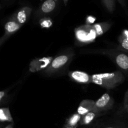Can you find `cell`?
Instances as JSON below:
<instances>
[{"label": "cell", "mask_w": 128, "mask_h": 128, "mask_svg": "<svg viewBox=\"0 0 128 128\" xmlns=\"http://www.w3.org/2000/svg\"><path fill=\"white\" fill-rule=\"evenodd\" d=\"M121 111H122V112L123 113L128 114V103L125 105H123V107H122V109Z\"/></svg>", "instance_id": "cell-22"}, {"label": "cell", "mask_w": 128, "mask_h": 128, "mask_svg": "<svg viewBox=\"0 0 128 128\" xmlns=\"http://www.w3.org/2000/svg\"><path fill=\"white\" fill-rule=\"evenodd\" d=\"M58 5V0H45L36 12V17L42 18L46 17L56 10Z\"/></svg>", "instance_id": "cell-6"}, {"label": "cell", "mask_w": 128, "mask_h": 128, "mask_svg": "<svg viewBox=\"0 0 128 128\" xmlns=\"http://www.w3.org/2000/svg\"><path fill=\"white\" fill-rule=\"evenodd\" d=\"M75 38L79 45H86L93 42L98 37L93 26L82 25L75 29Z\"/></svg>", "instance_id": "cell-3"}, {"label": "cell", "mask_w": 128, "mask_h": 128, "mask_svg": "<svg viewBox=\"0 0 128 128\" xmlns=\"http://www.w3.org/2000/svg\"><path fill=\"white\" fill-rule=\"evenodd\" d=\"M104 128H124L122 125H112V126H109Z\"/></svg>", "instance_id": "cell-25"}, {"label": "cell", "mask_w": 128, "mask_h": 128, "mask_svg": "<svg viewBox=\"0 0 128 128\" xmlns=\"http://www.w3.org/2000/svg\"><path fill=\"white\" fill-rule=\"evenodd\" d=\"M7 40H8L7 38H6L5 36H4V35L2 36V37L0 38V46H2V45L4 44V42Z\"/></svg>", "instance_id": "cell-23"}, {"label": "cell", "mask_w": 128, "mask_h": 128, "mask_svg": "<svg viewBox=\"0 0 128 128\" xmlns=\"http://www.w3.org/2000/svg\"><path fill=\"white\" fill-rule=\"evenodd\" d=\"M101 114V113H98L94 111H91V112L85 114L84 116H82V118H81L80 124L82 126H87V125L90 124L95 119L97 118Z\"/></svg>", "instance_id": "cell-14"}, {"label": "cell", "mask_w": 128, "mask_h": 128, "mask_svg": "<svg viewBox=\"0 0 128 128\" xmlns=\"http://www.w3.org/2000/svg\"><path fill=\"white\" fill-rule=\"evenodd\" d=\"M22 26V25L20 24L14 19H13L11 16V18L9 19L8 21L4 24V36H5L8 39L12 35L16 33L17 31H18Z\"/></svg>", "instance_id": "cell-10"}, {"label": "cell", "mask_w": 128, "mask_h": 128, "mask_svg": "<svg viewBox=\"0 0 128 128\" xmlns=\"http://www.w3.org/2000/svg\"><path fill=\"white\" fill-rule=\"evenodd\" d=\"M128 103V90L127 91V92H126L124 96V103L123 105L126 104Z\"/></svg>", "instance_id": "cell-24"}, {"label": "cell", "mask_w": 128, "mask_h": 128, "mask_svg": "<svg viewBox=\"0 0 128 128\" xmlns=\"http://www.w3.org/2000/svg\"><path fill=\"white\" fill-rule=\"evenodd\" d=\"M5 122L10 123H13L14 122L10 109L8 108H0V122Z\"/></svg>", "instance_id": "cell-15"}, {"label": "cell", "mask_w": 128, "mask_h": 128, "mask_svg": "<svg viewBox=\"0 0 128 128\" xmlns=\"http://www.w3.org/2000/svg\"><path fill=\"white\" fill-rule=\"evenodd\" d=\"M4 128H14L13 123L10 124H8V126H6Z\"/></svg>", "instance_id": "cell-26"}, {"label": "cell", "mask_w": 128, "mask_h": 128, "mask_svg": "<svg viewBox=\"0 0 128 128\" xmlns=\"http://www.w3.org/2000/svg\"><path fill=\"white\" fill-rule=\"evenodd\" d=\"M114 100L108 93H104L100 98L95 101L93 111L102 113L106 111H110L113 108Z\"/></svg>", "instance_id": "cell-5"}, {"label": "cell", "mask_w": 128, "mask_h": 128, "mask_svg": "<svg viewBox=\"0 0 128 128\" xmlns=\"http://www.w3.org/2000/svg\"><path fill=\"white\" fill-rule=\"evenodd\" d=\"M118 50L128 53V30H124L118 38Z\"/></svg>", "instance_id": "cell-12"}, {"label": "cell", "mask_w": 128, "mask_h": 128, "mask_svg": "<svg viewBox=\"0 0 128 128\" xmlns=\"http://www.w3.org/2000/svg\"><path fill=\"white\" fill-rule=\"evenodd\" d=\"M1 5L0 4V10H1Z\"/></svg>", "instance_id": "cell-30"}, {"label": "cell", "mask_w": 128, "mask_h": 128, "mask_svg": "<svg viewBox=\"0 0 128 128\" xmlns=\"http://www.w3.org/2000/svg\"><path fill=\"white\" fill-rule=\"evenodd\" d=\"M123 73L120 71L91 75L92 83L110 90L120 86L124 81Z\"/></svg>", "instance_id": "cell-1"}, {"label": "cell", "mask_w": 128, "mask_h": 128, "mask_svg": "<svg viewBox=\"0 0 128 128\" xmlns=\"http://www.w3.org/2000/svg\"><path fill=\"white\" fill-rule=\"evenodd\" d=\"M101 1L109 12L112 13L115 11L116 0H101Z\"/></svg>", "instance_id": "cell-17"}, {"label": "cell", "mask_w": 128, "mask_h": 128, "mask_svg": "<svg viewBox=\"0 0 128 128\" xmlns=\"http://www.w3.org/2000/svg\"><path fill=\"white\" fill-rule=\"evenodd\" d=\"M74 56V52L72 49L63 51L53 59L48 68L42 71V74L49 76L60 74L67 68L72 61Z\"/></svg>", "instance_id": "cell-2"}, {"label": "cell", "mask_w": 128, "mask_h": 128, "mask_svg": "<svg viewBox=\"0 0 128 128\" xmlns=\"http://www.w3.org/2000/svg\"><path fill=\"white\" fill-rule=\"evenodd\" d=\"M95 101L91 100H84L80 104L77 112L81 116H84L88 112L93 111L94 107Z\"/></svg>", "instance_id": "cell-11"}, {"label": "cell", "mask_w": 128, "mask_h": 128, "mask_svg": "<svg viewBox=\"0 0 128 128\" xmlns=\"http://www.w3.org/2000/svg\"><path fill=\"white\" fill-rule=\"evenodd\" d=\"M32 11V9L31 7L24 6V7L20 8L16 12H15L11 16V17L14 19L20 24L23 26L27 22L28 19L30 18Z\"/></svg>", "instance_id": "cell-9"}, {"label": "cell", "mask_w": 128, "mask_h": 128, "mask_svg": "<svg viewBox=\"0 0 128 128\" xmlns=\"http://www.w3.org/2000/svg\"><path fill=\"white\" fill-rule=\"evenodd\" d=\"M53 59L52 57H44L33 60L30 64V71L32 72L44 71L48 68Z\"/></svg>", "instance_id": "cell-7"}, {"label": "cell", "mask_w": 128, "mask_h": 128, "mask_svg": "<svg viewBox=\"0 0 128 128\" xmlns=\"http://www.w3.org/2000/svg\"><path fill=\"white\" fill-rule=\"evenodd\" d=\"M65 128H71V127H66Z\"/></svg>", "instance_id": "cell-29"}, {"label": "cell", "mask_w": 128, "mask_h": 128, "mask_svg": "<svg viewBox=\"0 0 128 128\" xmlns=\"http://www.w3.org/2000/svg\"><path fill=\"white\" fill-rule=\"evenodd\" d=\"M94 30L96 31L98 36H101L106 33L112 26V23L109 21L107 22H102L100 23H96L93 25Z\"/></svg>", "instance_id": "cell-13"}, {"label": "cell", "mask_w": 128, "mask_h": 128, "mask_svg": "<svg viewBox=\"0 0 128 128\" xmlns=\"http://www.w3.org/2000/svg\"><path fill=\"white\" fill-rule=\"evenodd\" d=\"M104 53L113 61L119 69L128 72V53L118 50L106 51Z\"/></svg>", "instance_id": "cell-4"}, {"label": "cell", "mask_w": 128, "mask_h": 128, "mask_svg": "<svg viewBox=\"0 0 128 128\" xmlns=\"http://www.w3.org/2000/svg\"><path fill=\"white\" fill-rule=\"evenodd\" d=\"M81 118H82V116L79 114L78 112L73 114L66 121V127L76 128L78 126V125L79 124V123H80Z\"/></svg>", "instance_id": "cell-16"}, {"label": "cell", "mask_w": 128, "mask_h": 128, "mask_svg": "<svg viewBox=\"0 0 128 128\" xmlns=\"http://www.w3.org/2000/svg\"><path fill=\"white\" fill-rule=\"evenodd\" d=\"M40 26L43 29H50L52 26V20L49 17H43L42 18L40 19L39 21Z\"/></svg>", "instance_id": "cell-18"}, {"label": "cell", "mask_w": 128, "mask_h": 128, "mask_svg": "<svg viewBox=\"0 0 128 128\" xmlns=\"http://www.w3.org/2000/svg\"><path fill=\"white\" fill-rule=\"evenodd\" d=\"M8 93V91H0V103L2 101V100L5 98Z\"/></svg>", "instance_id": "cell-21"}, {"label": "cell", "mask_w": 128, "mask_h": 128, "mask_svg": "<svg viewBox=\"0 0 128 128\" xmlns=\"http://www.w3.org/2000/svg\"><path fill=\"white\" fill-rule=\"evenodd\" d=\"M68 1L69 0H63V1H64V4L66 5H67V4H68Z\"/></svg>", "instance_id": "cell-27"}, {"label": "cell", "mask_w": 128, "mask_h": 128, "mask_svg": "<svg viewBox=\"0 0 128 128\" xmlns=\"http://www.w3.org/2000/svg\"><path fill=\"white\" fill-rule=\"evenodd\" d=\"M118 2L121 4V6L125 10H127V1L126 0H116Z\"/></svg>", "instance_id": "cell-20"}, {"label": "cell", "mask_w": 128, "mask_h": 128, "mask_svg": "<svg viewBox=\"0 0 128 128\" xmlns=\"http://www.w3.org/2000/svg\"><path fill=\"white\" fill-rule=\"evenodd\" d=\"M2 125L1 124H0V128H2Z\"/></svg>", "instance_id": "cell-28"}, {"label": "cell", "mask_w": 128, "mask_h": 128, "mask_svg": "<svg viewBox=\"0 0 128 128\" xmlns=\"http://www.w3.org/2000/svg\"><path fill=\"white\" fill-rule=\"evenodd\" d=\"M96 21V18L92 16H88L86 20V24L90 26H93Z\"/></svg>", "instance_id": "cell-19"}, {"label": "cell", "mask_w": 128, "mask_h": 128, "mask_svg": "<svg viewBox=\"0 0 128 128\" xmlns=\"http://www.w3.org/2000/svg\"></svg>", "instance_id": "cell-31"}, {"label": "cell", "mask_w": 128, "mask_h": 128, "mask_svg": "<svg viewBox=\"0 0 128 128\" xmlns=\"http://www.w3.org/2000/svg\"><path fill=\"white\" fill-rule=\"evenodd\" d=\"M68 76L72 81L81 84H89L92 83L91 75L87 72L80 71H73L68 72Z\"/></svg>", "instance_id": "cell-8"}]
</instances>
